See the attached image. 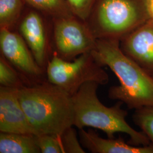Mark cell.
Segmentation results:
<instances>
[{
    "label": "cell",
    "instance_id": "6da1fadb",
    "mask_svg": "<svg viewBox=\"0 0 153 153\" xmlns=\"http://www.w3.org/2000/svg\"><path fill=\"white\" fill-rule=\"evenodd\" d=\"M91 54L101 66H108L120 85L111 87L108 97L121 101L129 109L153 105V77L121 49L117 39H97Z\"/></svg>",
    "mask_w": 153,
    "mask_h": 153
},
{
    "label": "cell",
    "instance_id": "7a4b0ae2",
    "mask_svg": "<svg viewBox=\"0 0 153 153\" xmlns=\"http://www.w3.org/2000/svg\"><path fill=\"white\" fill-rule=\"evenodd\" d=\"M18 97L37 135H61L74 126L71 94L50 82L18 88Z\"/></svg>",
    "mask_w": 153,
    "mask_h": 153
},
{
    "label": "cell",
    "instance_id": "3957f363",
    "mask_svg": "<svg viewBox=\"0 0 153 153\" xmlns=\"http://www.w3.org/2000/svg\"><path fill=\"white\" fill-rule=\"evenodd\" d=\"M99 86L97 82H86L72 95L74 126L79 129L86 126L98 129L111 138H115V133H126L130 137L129 143L132 145H150L151 142L146 135L135 130L126 121L128 112L122 108L123 102L118 101L108 107L100 101L97 95Z\"/></svg>",
    "mask_w": 153,
    "mask_h": 153
},
{
    "label": "cell",
    "instance_id": "277c9868",
    "mask_svg": "<svg viewBox=\"0 0 153 153\" xmlns=\"http://www.w3.org/2000/svg\"><path fill=\"white\" fill-rule=\"evenodd\" d=\"M89 28L97 39L121 41L149 19L146 0H97Z\"/></svg>",
    "mask_w": 153,
    "mask_h": 153
},
{
    "label": "cell",
    "instance_id": "5b68a950",
    "mask_svg": "<svg viewBox=\"0 0 153 153\" xmlns=\"http://www.w3.org/2000/svg\"><path fill=\"white\" fill-rule=\"evenodd\" d=\"M47 76L48 82L71 95L86 82L104 85L109 82L108 74L94 60L91 52L82 54L71 61L54 55L47 65Z\"/></svg>",
    "mask_w": 153,
    "mask_h": 153
},
{
    "label": "cell",
    "instance_id": "8992f818",
    "mask_svg": "<svg viewBox=\"0 0 153 153\" xmlns=\"http://www.w3.org/2000/svg\"><path fill=\"white\" fill-rule=\"evenodd\" d=\"M54 40L57 55L69 61L91 52L97 43L88 26L69 16L61 17L55 22Z\"/></svg>",
    "mask_w": 153,
    "mask_h": 153
},
{
    "label": "cell",
    "instance_id": "52a82bcc",
    "mask_svg": "<svg viewBox=\"0 0 153 153\" xmlns=\"http://www.w3.org/2000/svg\"><path fill=\"white\" fill-rule=\"evenodd\" d=\"M27 44L19 34L1 28L0 48L2 55L25 78L38 79L43 74Z\"/></svg>",
    "mask_w": 153,
    "mask_h": 153
},
{
    "label": "cell",
    "instance_id": "ba28073f",
    "mask_svg": "<svg viewBox=\"0 0 153 153\" xmlns=\"http://www.w3.org/2000/svg\"><path fill=\"white\" fill-rule=\"evenodd\" d=\"M18 88H0V131L37 135L19 100Z\"/></svg>",
    "mask_w": 153,
    "mask_h": 153
},
{
    "label": "cell",
    "instance_id": "9c48e42d",
    "mask_svg": "<svg viewBox=\"0 0 153 153\" xmlns=\"http://www.w3.org/2000/svg\"><path fill=\"white\" fill-rule=\"evenodd\" d=\"M123 52L153 77V21L149 19L120 41Z\"/></svg>",
    "mask_w": 153,
    "mask_h": 153
},
{
    "label": "cell",
    "instance_id": "30bf717a",
    "mask_svg": "<svg viewBox=\"0 0 153 153\" xmlns=\"http://www.w3.org/2000/svg\"><path fill=\"white\" fill-rule=\"evenodd\" d=\"M79 141L83 148L93 153H153V143L134 146L126 143L121 138H103L95 131L79 129Z\"/></svg>",
    "mask_w": 153,
    "mask_h": 153
},
{
    "label": "cell",
    "instance_id": "8fae6325",
    "mask_svg": "<svg viewBox=\"0 0 153 153\" xmlns=\"http://www.w3.org/2000/svg\"><path fill=\"white\" fill-rule=\"evenodd\" d=\"M19 31L39 65L44 68L47 64V42L40 16L36 13H30L21 22Z\"/></svg>",
    "mask_w": 153,
    "mask_h": 153
},
{
    "label": "cell",
    "instance_id": "7c38bea8",
    "mask_svg": "<svg viewBox=\"0 0 153 153\" xmlns=\"http://www.w3.org/2000/svg\"><path fill=\"white\" fill-rule=\"evenodd\" d=\"M1 153H40L36 135L0 133Z\"/></svg>",
    "mask_w": 153,
    "mask_h": 153
},
{
    "label": "cell",
    "instance_id": "4fadbf2b",
    "mask_svg": "<svg viewBox=\"0 0 153 153\" xmlns=\"http://www.w3.org/2000/svg\"><path fill=\"white\" fill-rule=\"evenodd\" d=\"M25 77L1 55L0 57V85L10 88H22Z\"/></svg>",
    "mask_w": 153,
    "mask_h": 153
},
{
    "label": "cell",
    "instance_id": "5bb4252c",
    "mask_svg": "<svg viewBox=\"0 0 153 153\" xmlns=\"http://www.w3.org/2000/svg\"><path fill=\"white\" fill-rule=\"evenodd\" d=\"M22 7L21 0H0V26L10 29L16 23Z\"/></svg>",
    "mask_w": 153,
    "mask_h": 153
},
{
    "label": "cell",
    "instance_id": "9a60e30c",
    "mask_svg": "<svg viewBox=\"0 0 153 153\" xmlns=\"http://www.w3.org/2000/svg\"><path fill=\"white\" fill-rule=\"evenodd\" d=\"M133 120L153 143V105L135 109Z\"/></svg>",
    "mask_w": 153,
    "mask_h": 153
},
{
    "label": "cell",
    "instance_id": "2e32d148",
    "mask_svg": "<svg viewBox=\"0 0 153 153\" xmlns=\"http://www.w3.org/2000/svg\"><path fill=\"white\" fill-rule=\"evenodd\" d=\"M60 136L51 134L36 135V142L41 153H65Z\"/></svg>",
    "mask_w": 153,
    "mask_h": 153
},
{
    "label": "cell",
    "instance_id": "e0dca14e",
    "mask_svg": "<svg viewBox=\"0 0 153 153\" xmlns=\"http://www.w3.org/2000/svg\"><path fill=\"white\" fill-rule=\"evenodd\" d=\"M60 137L65 153H86L78 139L76 130L73 126L67 129Z\"/></svg>",
    "mask_w": 153,
    "mask_h": 153
},
{
    "label": "cell",
    "instance_id": "ac0fdd59",
    "mask_svg": "<svg viewBox=\"0 0 153 153\" xmlns=\"http://www.w3.org/2000/svg\"><path fill=\"white\" fill-rule=\"evenodd\" d=\"M29 5L42 11L52 14H62L66 5L64 0H25Z\"/></svg>",
    "mask_w": 153,
    "mask_h": 153
},
{
    "label": "cell",
    "instance_id": "d6986e66",
    "mask_svg": "<svg viewBox=\"0 0 153 153\" xmlns=\"http://www.w3.org/2000/svg\"><path fill=\"white\" fill-rule=\"evenodd\" d=\"M69 9L82 21L90 16L97 0H66Z\"/></svg>",
    "mask_w": 153,
    "mask_h": 153
},
{
    "label": "cell",
    "instance_id": "ffe728a7",
    "mask_svg": "<svg viewBox=\"0 0 153 153\" xmlns=\"http://www.w3.org/2000/svg\"><path fill=\"white\" fill-rule=\"evenodd\" d=\"M146 6L149 19L153 21V0H146Z\"/></svg>",
    "mask_w": 153,
    "mask_h": 153
}]
</instances>
